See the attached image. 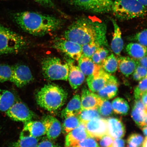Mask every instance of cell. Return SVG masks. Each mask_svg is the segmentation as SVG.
Wrapping results in <instances>:
<instances>
[{
	"label": "cell",
	"instance_id": "6da1fadb",
	"mask_svg": "<svg viewBox=\"0 0 147 147\" xmlns=\"http://www.w3.org/2000/svg\"><path fill=\"white\" fill-rule=\"evenodd\" d=\"M105 23L88 18H79L68 28L64 38L81 45L96 42L100 47H108Z\"/></svg>",
	"mask_w": 147,
	"mask_h": 147
},
{
	"label": "cell",
	"instance_id": "7a4b0ae2",
	"mask_svg": "<svg viewBox=\"0 0 147 147\" xmlns=\"http://www.w3.org/2000/svg\"><path fill=\"white\" fill-rule=\"evenodd\" d=\"M13 18L23 30L35 36L54 32L60 29L63 23L62 20L56 16L29 11L16 13Z\"/></svg>",
	"mask_w": 147,
	"mask_h": 147
},
{
	"label": "cell",
	"instance_id": "3957f363",
	"mask_svg": "<svg viewBox=\"0 0 147 147\" xmlns=\"http://www.w3.org/2000/svg\"><path fill=\"white\" fill-rule=\"evenodd\" d=\"M67 93L61 87L54 84H46L36 95L38 104L41 107L52 113L63 106L67 97Z\"/></svg>",
	"mask_w": 147,
	"mask_h": 147
},
{
	"label": "cell",
	"instance_id": "277c9868",
	"mask_svg": "<svg viewBox=\"0 0 147 147\" xmlns=\"http://www.w3.org/2000/svg\"><path fill=\"white\" fill-rule=\"evenodd\" d=\"M111 12L117 19L125 21L144 17L147 9L137 0H115Z\"/></svg>",
	"mask_w": 147,
	"mask_h": 147
},
{
	"label": "cell",
	"instance_id": "5b68a950",
	"mask_svg": "<svg viewBox=\"0 0 147 147\" xmlns=\"http://www.w3.org/2000/svg\"><path fill=\"white\" fill-rule=\"evenodd\" d=\"M26 45V42L22 36L0 25V55L17 54Z\"/></svg>",
	"mask_w": 147,
	"mask_h": 147
},
{
	"label": "cell",
	"instance_id": "8992f818",
	"mask_svg": "<svg viewBox=\"0 0 147 147\" xmlns=\"http://www.w3.org/2000/svg\"><path fill=\"white\" fill-rule=\"evenodd\" d=\"M42 72L45 78L51 80L67 81L69 73L68 63L56 57L44 59L41 63Z\"/></svg>",
	"mask_w": 147,
	"mask_h": 147
},
{
	"label": "cell",
	"instance_id": "52a82bcc",
	"mask_svg": "<svg viewBox=\"0 0 147 147\" xmlns=\"http://www.w3.org/2000/svg\"><path fill=\"white\" fill-rule=\"evenodd\" d=\"M113 0H69V4L87 11L97 14L111 11Z\"/></svg>",
	"mask_w": 147,
	"mask_h": 147
},
{
	"label": "cell",
	"instance_id": "ba28073f",
	"mask_svg": "<svg viewBox=\"0 0 147 147\" xmlns=\"http://www.w3.org/2000/svg\"><path fill=\"white\" fill-rule=\"evenodd\" d=\"M34 78L29 68L26 65L17 64L12 66L10 82L18 88H22L32 81Z\"/></svg>",
	"mask_w": 147,
	"mask_h": 147
},
{
	"label": "cell",
	"instance_id": "9c48e42d",
	"mask_svg": "<svg viewBox=\"0 0 147 147\" xmlns=\"http://www.w3.org/2000/svg\"><path fill=\"white\" fill-rule=\"evenodd\" d=\"M5 113L12 120L23 122L31 121L34 116L33 112L25 104L18 100Z\"/></svg>",
	"mask_w": 147,
	"mask_h": 147
},
{
	"label": "cell",
	"instance_id": "30bf717a",
	"mask_svg": "<svg viewBox=\"0 0 147 147\" xmlns=\"http://www.w3.org/2000/svg\"><path fill=\"white\" fill-rule=\"evenodd\" d=\"M53 47L74 60L78 61L82 55V45L65 38L57 41Z\"/></svg>",
	"mask_w": 147,
	"mask_h": 147
},
{
	"label": "cell",
	"instance_id": "8fae6325",
	"mask_svg": "<svg viewBox=\"0 0 147 147\" xmlns=\"http://www.w3.org/2000/svg\"><path fill=\"white\" fill-rule=\"evenodd\" d=\"M84 125L91 137L100 139L104 136L108 135L107 119L99 117L88 121Z\"/></svg>",
	"mask_w": 147,
	"mask_h": 147
},
{
	"label": "cell",
	"instance_id": "7c38bea8",
	"mask_svg": "<svg viewBox=\"0 0 147 147\" xmlns=\"http://www.w3.org/2000/svg\"><path fill=\"white\" fill-rule=\"evenodd\" d=\"M111 75L102 68L94 74L88 76L87 82L88 87L92 92H97L105 85Z\"/></svg>",
	"mask_w": 147,
	"mask_h": 147
},
{
	"label": "cell",
	"instance_id": "4fadbf2b",
	"mask_svg": "<svg viewBox=\"0 0 147 147\" xmlns=\"http://www.w3.org/2000/svg\"><path fill=\"white\" fill-rule=\"evenodd\" d=\"M91 137L86 129L85 125L81 123L66 136L65 140L66 147H73L84 139Z\"/></svg>",
	"mask_w": 147,
	"mask_h": 147
},
{
	"label": "cell",
	"instance_id": "5bb4252c",
	"mask_svg": "<svg viewBox=\"0 0 147 147\" xmlns=\"http://www.w3.org/2000/svg\"><path fill=\"white\" fill-rule=\"evenodd\" d=\"M46 133L45 127L43 122L31 120L25 122L20 136H30L37 138L45 135Z\"/></svg>",
	"mask_w": 147,
	"mask_h": 147
},
{
	"label": "cell",
	"instance_id": "9a60e30c",
	"mask_svg": "<svg viewBox=\"0 0 147 147\" xmlns=\"http://www.w3.org/2000/svg\"><path fill=\"white\" fill-rule=\"evenodd\" d=\"M103 100L98 95L86 88L83 89L81 97L82 110L97 109Z\"/></svg>",
	"mask_w": 147,
	"mask_h": 147
},
{
	"label": "cell",
	"instance_id": "2e32d148",
	"mask_svg": "<svg viewBox=\"0 0 147 147\" xmlns=\"http://www.w3.org/2000/svg\"><path fill=\"white\" fill-rule=\"evenodd\" d=\"M42 122L45 127L46 135L49 139H55L58 137L61 132L62 126L58 119L48 115L44 119Z\"/></svg>",
	"mask_w": 147,
	"mask_h": 147
},
{
	"label": "cell",
	"instance_id": "e0dca14e",
	"mask_svg": "<svg viewBox=\"0 0 147 147\" xmlns=\"http://www.w3.org/2000/svg\"><path fill=\"white\" fill-rule=\"evenodd\" d=\"M119 84L117 78L111 75L104 87L97 92V95L103 100L113 98L118 93Z\"/></svg>",
	"mask_w": 147,
	"mask_h": 147
},
{
	"label": "cell",
	"instance_id": "ac0fdd59",
	"mask_svg": "<svg viewBox=\"0 0 147 147\" xmlns=\"http://www.w3.org/2000/svg\"><path fill=\"white\" fill-rule=\"evenodd\" d=\"M107 119L108 126V135L113 139L120 138L123 137L125 133V129L122 121L115 117H109Z\"/></svg>",
	"mask_w": 147,
	"mask_h": 147
},
{
	"label": "cell",
	"instance_id": "d6986e66",
	"mask_svg": "<svg viewBox=\"0 0 147 147\" xmlns=\"http://www.w3.org/2000/svg\"><path fill=\"white\" fill-rule=\"evenodd\" d=\"M68 64L69 70L68 79L71 88L73 89H76L84 82L85 80V75L78 66L74 65L71 62Z\"/></svg>",
	"mask_w": 147,
	"mask_h": 147
},
{
	"label": "cell",
	"instance_id": "ffe728a7",
	"mask_svg": "<svg viewBox=\"0 0 147 147\" xmlns=\"http://www.w3.org/2000/svg\"><path fill=\"white\" fill-rule=\"evenodd\" d=\"M147 115V108L140 99L136 100L131 113V117L136 123L142 128Z\"/></svg>",
	"mask_w": 147,
	"mask_h": 147
},
{
	"label": "cell",
	"instance_id": "44dd1931",
	"mask_svg": "<svg viewBox=\"0 0 147 147\" xmlns=\"http://www.w3.org/2000/svg\"><path fill=\"white\" fill-rule=\"evenodd\" d=\"M117 60L119 70L126 77L133 74L138 64L137 60L128 56L119 57Z\"/></svg>",
	"mask_w": 147,
	"mask_h": 147
},
{
	"label": "cell",
	"instance_id": "7402d4cb",
	"mask_svg": "<svg viewBox=\"0 0 147 147\" xmlns=\"http://www.w3.org/2000/svg\"><path fill=\"white\" fill-rule=\"evenodd\" d=\"M78 67L86 76L94 74L102 68V65L95 64L91 58L82 55L78 60Z\"/></svg>",
	"mask_w": 147,
	"mask_h": 147
},
{
	"label": "cell",
	"instance_id": "603a6c76",
	"mask_svg": "<svg viewBox=\"0 0 147 147\" xmlns=\"http://www.w3.org/2000/svg\"><path fill=\"white\" fill-rule=\"evenodd\" d=\"M81 110V97L79 95H75L70 100L67 107L62 110L61 117L65 119L72 116H78Z\"/></svg>",
	"mask_w": 147,
	"mask_h": 147
},
{
	"label": "cell",
	"instance_id": "cb8c5ba5",
	"mask_svg": "<svg viewBox=\"0 0 147 147\" xmlns=\"http://www.w3.org/2000/svg\"><path fill=\"white\" fill-rule=\"evenodd\" d=\"M114 27V34L111 43V48L116 55L119 56L123 49L124 43L122 37V33L116 22L111 19Z\"/></svg>",
	"mask_w": 147,
	"mask_h": 147
},
{
	"label": "cell",
	"instance_id": "d4e9b609",
	"mask_svg": "<svg viewBox=\"0 0 147 147\" xmlns=\"http://www.w3.org/2000/svg\"><path fill=\"white\" fill-rule=\"evenodd\" d=\"M17 100L12 92L0 89V113H5Z\"/></svg>",
	"mask_w": 147,
	"mask_h": 147
},
{
	"label": "cell",
	"instance_id": "484cf974",
	"mask_svg": "<svg viewBox=\"0 0 147 147\" xmlns=\"http://www.w3.org/2000/svg\"><path fill=\"white\" fill-rule=\"evenodd\" d=\"M126 52L131 57L138 60L147 55V47L137 43H130L127 45Z\"/></svg>",
	"mask_w": 147,
	"mask_h": 147
},
{
	"label": "cell",
	"instance_id": "4316f807",
	"mask_svg": "<svg viewBox=\"0 0 147 147\" xmlns=\"http://www.w3.org/2000/svg\"><path fill=\"white\" fill-rule=\"evenodd\" d=\"M113 110L115 113L125 115H127L129 110L128 103L125 99L117 97L112 102Z\"/></svg>",
	"mask_w": 147,
	"mask_h": 147
},
{
	"label": "cell",
	"instance_id": "83f0119b",
	"mask_svg": "<svg viewBox=\"0 0 147 147\" xmlns=\"http://www.w3.org/2000/svg\"><path fill=\"white\" fill-rule=\"evenodd\" d=\"M101 65L102 68L107 72L114 73L118 69V60L114 55L111 54L103 61Z\"/></svg>",
	"mask_w": 147,
	"mask_h": 147
},
{
	"label": "cell",
	"instance_id": "f1b7e54d",
	"mask_svg": "<svg viewBox=\"0 0 147 147\" xmlns=\"http://www.w3.org/2000/svg\"><path fill=\"white\" fill-rule=\"evenodd\" d=\"M38 141L36 138L30 136H20V139L13 143L10 147H37Z\"/></svg>",
	"mask_w": 147,
	"mask_h": 147
},
{
	"label": "cell",
	"instance_id": "f546056e",
	"mask_svg": "<svg viewBox=\"0 0 147 147\" xmlns=\"http://www.w3.org/2000/svg\"><path fill=\"white\" fill-rule=\"evenodd\" d=\"M100 115L98 109L96 108L82 110L78 116L81 123L84 124L92 119L100 117Z\"/></svg>",
	"mask_w": 147,
	"mask_h": 147
},
{
	"label": "cell",
	"instance_id": "4dcf8cb0",
	"mask_svg": "<svg viewBox=\"0 0 147 147\" xmlns=\"http://www.w3.org/2000/svg\"><path fill=\"white\" fill-rule=\"evenodd\" d=\"M81 123L78 116H72L66 117L63 125L64 131L66 133H68L71 130L78 127Z\"/></svg>",
	"mask_w": 147,
	"mask_h": 147
},
{
	"label": "cell",
	"instance_id": "1f68e13d",
	"mask_svg": "<svg viewBox=\"0 0 147 147\" xmlns=\"http://www.w3.org/2000/svg\"><path fill=\"white\" fill-rule=\"evenodd\" d=\"M100 46L96 42L85 44L82 45V55L91 58L92 56Z\"/></svg>",
	"mask_w": 147,
	"mask_h": 147
},
{
	"label": "cell",
	"instance_id": "d6a6232c",
	"mask_svg": "<svg viewBox=\"0 0 147 147\" xmlns=\"http://www.w3.org/2000/svg\"><path fill=\"white\" fill-rule=\"evenodd\" d=\"M12 66L0 64V83L10 81L11 77Z\"/></svg>",
	"mask_w": 147,
	"mask_h": 147
},
{
	"label": "cell",
	"instance_id": "836d02e7",
	"mask_svg": "<svg viewBox=\"0 0 147 147\" xmlns=\"http://www.w3.org/2000/svg\"><path fill=\"white\" fill-rule=\"evenodd\" d=\"M147 92V78L142 79L134 90V96L136 100L141 99L142 95Z\"/></svg>",
	"mask_w": 147,
	"mask_h": 147
},
{
	"label": "cell",
	"instance_id": "e575fe53",
	"mask_svg": "<svg viewBox=\"0 0 147 147\" xmlns=\"http://www.w3.org/2000/svg\"><path fill=\"white\" fill-rule=\"evenodd\" d=\"M143 137L140 134H131L128 138L127 142L129 147H140L143 142Z\"/></svg>",
	"mask_w": 147,
	"mask_h": 147
},
{
	"label": "cell",
	"instance_id": "d590c367",
	"mask_svg": "<svg viewBox=\"0 0 147 147\" xmlns=\"http://www.w3.org/2000/svg\"><path fill=\"white\" fill-rule=\"evenodd\" d=\"M97 109L100 114L104 116H108L113 113L111 103L107 100H103L102 103L97 108Z\"/></svg>",
	"mask_w": 147,
	"mask_h": 147
},
{
	"label": "cell",
	"instance_id": "8d00e7d4",
	"mask_svg": "<svg viewBox=\"0 0 147 147\" xmlns=\"http://www.w3.org/2000/svg\"><path fill=\"white\" fill-rule=\"evenodd\" d=\"M132 38L138 43L147 47V29L138 33Z\"/></svg>",
	"mask_w": 147,
	"mask_h": 147
},
{
	"label": "cell",
	"instance_id": "74e56055",
	"mask_svg": "<svg viewBox=\"0 0 147 147\" xmlns=\"http://www.w3.org/2000/svg\"><path fill=\"white\" fill-rule=\"evenodd\" d=\"M73 147H100L99 145L93 138H87L81 141L76 146Z\"/></svg>",
	"mask_w": 147,
	"mask_h": 147
},
{
	"label": "cell",
	"instance_id": "f35d334b",
	"mask_svg": "<svg viewBox=\"0 0 147 147\" xmlns=\"http://www.w3.org/2000/svg\"><path fill=\"white\" fill-rule=\"evenodd\" d=\"M34 1L44 6L54 9V10L57 11L58 12L63 14L61 11L59 10L57 8L53 0H34Z\"/></svg>",
	"mask_w": 147,
	"mask_h": 147
},
{
	"label": "cell",
	"instance_id": "ab89813d",
	"mask_svg": "<svg viewBox=\"0 0 147 147\" xmlns=\"http://www.w3.org/2000/svg\"><path fill=\"white\" fill-rule=\"evenodd\" d=\"M113 138L110 136L107 135L104 136L101 139L100 145L101 147H109L113 141Z\"/></svg>",
	"mask_w": 147,
	"mask_h": 147
},
{
	"label": "cell",
	"instance_id": "60d3db41",
	"mask_svg": "<svg viewBox=\"0 0 147 147\" xmlns=\"http://www.w3.org/2000/svg\"><path fill=\"white\" fill-rule=\"evenodd\" d=\"M134 71L139 75L142 80L146 78L147 74V69L139 64H138Z\"/></svg>",
	"mask_w": 147,
	"mask_h": 147
},
{
	"label": "cell",
	"instance_id": "b9f144b4",
	"mask_svg": "<svg viewBox=\"0 0 147 147\" xmlns=\"http://www.w3.org/2000/svg\"><path fill=\"white\" fill-rule=\"evenodd\" d=\"M101 61L102 62L107 57L109 51L104 47H100L98 49Z\"/></svg>",
	"mask_w": 147,
	"mask_h": 147
},
{
	"label": "cell",
	"instance_id": "7bdbcfd3",
	"mask_svg": "<svg viewBox=\"0 0 147 147\" xmlns=\"http://www.w3.org/2000/svg\"><path fill=\"white\" fill-rule=\"evenodd\" d=\"M37 147H60L58 145L51 142V141L45 140L41 141L38 144Z\"/></svg>",
	"mask_w": 147,
	"mask_h": 147
},
{
	"label": "cell",
	"instance_id": "ee69618b",
	"mask_svg": "<svg viewBox=\"0 0 147 147\" xmlns=\"http://www.w3.org/2000/svg\"><path fill=\"white\" fill-rule=\"evenodd\" d=\"M125 145V141L124 140L117 138L113 140L109 147H124Z\"/></svg>",
	"mask_w": 147,
	"mask_h": 147
},
{
	"label": "cell",
	"instance_id": "f6af8a7d",
	"mask_svg": "<svg viewBox=\"0 0 147 147\" xmlns=\"http://www.w3.org/2000/svg\"><path fill=\"white\" fill-rule=\"evenodd\" d=\"M91 59L95 64L101 65L102 62L101 61L100 55H99L98 49L95 51L94 54L92 56Z\"/></svg>",
	"mask_w": 147,
	"mask_h": 147
},
{
	"label": "cell",
	"instance_id": "bcb514c9",
	"mask_svg": "<svg viewBox=\"0 0 147 147\" xmlns=\"http://www.w3.org/2000/svg\"><path fill=\"white\" fill-rule=\"evenodd\" d=\"M137 61L138 64L147 69V55L140 59L138 60Z\"/></svg>",
	"mask_w": 147,
	"mask_h": 147
},
{
	"label": "cell",
	"instance_id": "7dc6e473",
	"mask_svg": "<svg viewBox=\"0 0 147 147\" xmlns=\"http://www.w3.org/2000/svg\"><path fill=\"white\" fill-rule=\"evenodd\" d=\"M141 98V100L147 108V92L143 94Z\"/></svg>",
	"mask_w": 147,
	"mask_h": 147
},
{
	"label": "cell",
	"instance_id": "c3c4849f",
	"mask_svg": "<svg viewBox=\"0 0 147 147\" xmlns=\"http://www.w3.org/2000/svg\"><path fill=\"white\" fill-rule=\"evenodd\" d=\"M145 7H147V0H137Z\"/></svg>",
	"mask_w": 147,
	"mask_h": 147
},
{
	"label": "cell",
	"instance_id": "681fc988",
	"mask_svg": "<svg viewBox=\"0 0 147 147\" xmlns=\"http://www.w3.org/2000/svg\"><path fill=\"white\" fill-rule=\"evenodd\" d=\"M142 130L144 135L147 137V126L144 127L142 128Z\"/></svg>",
	"mask_w": 147,
	"mask_h": 147
},
{
	"label": "cell",
	"instance_id": "f907efd6",
	"mask_svg": "<svg viewBox=\"0 0 147 147\" xmlns=\"http://www.w3.org/2000/svg\"><path fill=\"white\" fill-rule=\"evenodd\" d=\"M142 147H147V137L145 138L143 143Z\"/></svg>",
	"mask_w": 147,
	"mask_h": 147
},
{
	"label": "cell",
	"instance_id": "816d5d0a",
	"mask_svg": "<svg viewBox=\"0 0 147 147\" xmlns=\"http://www.w3.org/2000/svg\"><path fill=\"white\" fill-rule=\"evenodd\" d=\"M146 78H147V74L146 76Z\"/></svg>",
	"mask_w": 147,
	"mask_h": 147
}]
</instances>
